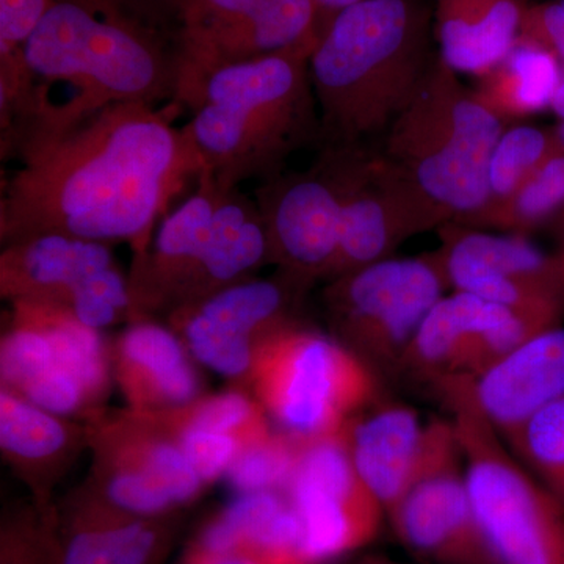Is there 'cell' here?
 <instances>
[{
	"instance_id": "obj_37",
	"label": "cell",
	"mask_w": 564,
	"mask_h": 564,
	"mask_svg": "<svg viewBox=\"0 0 564 564\" xmlns=\"http://www.w3.org/2000/svg\"><path fill=\"white\" fill-rule=\"evenodd\" d=\"M314 2L315 6H317L318 14H321V25L323 32L325 31L326 25L333 21L334 17H336V14H339L340 11L348 9V7L364 2V0H314Z\"/></svg>"
},
{
	"instance_id": "obj_39",
	"label": "cell",
	"mask_w": 564,
	"mask_h": 564,
	"mask_svg": "<svg viewBox=\"0 0 564 564\" xmlns=\"http://www.w3.org/2000/svg\"><path fill=\"white\" fill-rule=\"evenodd\" d=\"M551 135L556 154L564 155V118H558V122L551 128Z\"/></svg>"
},
{
	"instance_id": "obj_41",
	"label": "cell",
	"mask_w": 564,
	"mask_h": 564,
	"mask_svg": "<svg viewBox=\"0 0 564 564\" xmlns=\"http://www.w3.org/2000/svg\"><path fill=\"white\" fill-rule=\"evenodd\" d=\"M556 226H558L560 239H562V248H564V215L556 221Z\"/></svg>"
},
{
	"instance_id": "obj_5",
	"label": "cell",
	"mask_w": 564,
	"mask_h": 564,
	"mask_svg": "<svg viewBox=\"0 0 564 564\" xmlns=\"http://www.w3.org/2000/svg\"><path fill=\"white\" fill-rule=\"evenodd\" d=\"M505 128L507 121L436 57L378 151L444 225H464L491 202L489 162Z\"/></svg>"
},
{
	"instance_id": "obj_9",
	"label": "cell",
	"mask_w": 564,
	"mask_h": 564,
	"mask_svg": "<svg viewBox=\"0 0 564 564\" xmlns=\"http://www.w3.org/2000/svg\"><path fill=\"white\" fill-rule=\"evenodd\" d=\"M0 289L11 303L54 304L95 329L115 325L133 307L110 245L62 234L3 245Z\"/></svg>"
},
{
	"instance_id": "obj_24",
	"label": "cell",
	"mask_w": 564,
	"mask_h": 564,
	"mask_svg": "<svg viewBox=\"0 0 564 564\" xmlns=\"http://www.w3.org/2000/svg\"><path fill=\"white\" fill-rule=\"evenodd\" d=\"M563 79V65L552 52L519 36L507 57L478 79L475 91L508 121L551 109Z\"/></svg>"
},
{
	"instance_id": "obj_29",
	"label": "cell",
	"mask_w": 564,
	"mask_h": 564,
	"mask_svg": "<svg viewBox=\"0 0 564 564\" xmlns=\"http://www.w3.org/2000/svg\"><path fill=\"white\" fill-rule=\"evenodd\" d=\"M554 154L551 129L529 124L505 128L489 162V204L513 195Z\"/></svg>"
},
{
	"instance_id": "obj_16",
	"label": "cell",
	"mask_w": 564,
	"mask_h": 564,
	"mask_svg": "<svg viewBox=\"0 0 564 564\" xmlns=\"http://www.w3.org/2000/svg\"><path fill=\"white\" fill-rule=\"evenodd\" d=\"M218 198L220 185L203 172L195 192L165 215L152 242L133 262V313H174L195 302L217 231Z\"/></svg>"
},
{
	"instance_id": "obj_13",
	"label": "cell",
	"mask_w": 564,
	"mask_h": 564,
	"mask_svg": "<svg viewBox=\"0 0 564 564\" xmlns=\"http://www.w3.org/2000/svg\"><path fill=\"white\" fill-rule=\"evenodd\" d=\"M333 147L339 152L343 220L332 280L392 258L404 240L444 226L380 151L369 144Z\"/></svg>"
},
{
	"instance_id": "obj_22",
	"label": "cell",
	"mask_w": 564,
	"mask_h": 564,
	"mask_svg": "<svg viewBox=\"0 0 564 564\" xmlns=\"http://www.w3.org/2000/svg\"><path fill=\"white\" fill-rule=\"evenodd\" d=\"M248 555L265 564H307L303 527L284 491L239 494L199 536L193 556Z\"/></svg>"
},
{
	"instance_id": "obj_35",
	"label": "cell",
	"mask_w": 564,
	"mask_h": 564,
	"mask_svg": "<svg viewBox=\"0 0 564 564\" xmlns=\"http://www.w3.org/2000/svg\"><path fill=\"white\" fill-rule=\"evenodd\" d=\"M521 36L552 52L564 68V0H545L530 6Z\"/></svg>"
},
{
	"instance_id": "obj_10",
	"label": "cell",
	"mask_w": 564,
	"mask_h": 564,
	"mask_svg": "<svg viewBox=\"0 0 564 564\" xmlns=\"http://www.w3.org/2000/svg\"><path fill=\"white\" fill-rule=\"evenodd\" d=\"M284 492L303 527L307 564L332 562L369 544L384 510L359 477L347 430L333 436L296 440V458Z\"/></svg>"
},
{
	"instance_id": "obj_21",
	"label": "cell",
	"mask_w": 564,
	"mask_h": 564,
	"mask_svg": "<svg viewBox=\"0 0 564 564\" xmlns=\"http://www.w3.org/2000/svg\"><path fill=\"white\" fill-rule=\"evenodd\" d=\"M176 334L158 323L137 322L118 343V380L140 414H166L199 399L198 375Z\"/></svg>"
},
{
	"instance_id": "obj_20",
	"label": "cell",
	"mask_w": 564,
	"mask_h": 564,
	"mask_svg": "<svg viewBox=\"0 0 564 564\" xmlns=\"http://www.w3.org/2000/svg\"><path fill=\"white\" fill-rule=\"evenodd\" d=\"M467 395L497 433L507 437L534 414L564 397L562 323L519 345L474 380Z\"/></svg>"
},
{
	"instance_id": "obj_42",
	"label": "cell",
	"mask_w": 564,
	"mask_h": 564,
	"mask_svg": "<svg viewBox=\"0 0 564 564\" xmlns=\"http://www.w3.org/2000/svg\"><path fill=\"white\" fill-rule=\"evenodd\" d=\"M558 256H560V261H562L563 274H564V248H562V250H560Z\"/></svg>"
},
{
	"instance_id": "obj_7",
	"label": "cell",
	"mask_w": 564,
	"mask_h": 564,
	"mask_svg": "<svg viewBox=\"0 0 564 564\" xmlns=\"http://www.w3.org/2000/svg\"><path fill=\"white\" fill-rule=\"evenodd\" d=\"M259 403L293 440L343 433L380 400L378 373L336 337L285 323L254 350Z\"/></svg>"
},
{
	"instance_id": "obj_30",
	"label": "cell",
	"mask_w": 564,
	"mask_h": 564,
	"mask_svg": "<svg viewBox=\"0 0 564 564\" xmlns=\"http://www.w3.org/2000/svg\"><path fill=\"white\" fill-rule=\"evenodd\" d=\"M158 415L163 419L161 423L166 429H199L231 434L242 444L272 432L259 404L236 391L215 393L174 413Z\"/></svg>"
},
{
	"instance_id": "obj_25",
	"label": "cell",
	"mask_w": 564,
	"mask_h": 564,
	"mask_svg": "<svg viewBox=\"0 0 564 564\" xmlns=\"http://www.w3.org/2000/svg\"><path fill=\"white\" fill-rule=\"evenodd\" d=\"M0 444L11 463L36 473L55 466L69 454L73 434L61 415L2 389Z\"/></svg>"
},
{
	"instance_id": "obj_18",
	"label": "cell",
	"mask_w": 564,
	"mask_h": 564,
	"mask_svg": "<svg viewBox=\"0 0 564 564\" xmlns=\"http://www.w3.org/2000/svg\"><path fill=\"white\" fill-rule=\"evenodd\" d=\"M456 440L452 419L422 422L408 404L380 400L347 429L352 464L386 514Z\"/></svg>"
},
{
	"instance_id": "obj_38",
	"label": "cell",
	"mask_w": 564,
	"mask_h": 564,
	"mask_svg": "<svg viewBox=\"0 0 564 564\" xmlns=\"http://www.w3.org/2000/svg\"><path fill=\"white\" fill-rule=\"evenodd\" d=\"M188 564H265L248 555L188 556Z\"/></svg>"
},
{
	"instance_id": "obj_2",
	"label": "cell",
	"mask_w": 564,
	"mask_h": 564,
	"mask_svg": "<svg viewBox=\"0 0 564 564\" xmlns=\"http://www.w3.org/2000/svg\"><path fill=\"white\" fill-rule=\"evenodd\" d=\"M57 88L68 99L51 131L111 104L161 107L176 98V52L122 0H57L22 50L21 79L0 101L2 129Z\"/></svg>"
},
{
	"instance_id": "obj_32",
	"label": "cell",
	"mask_w": 564,
	"mask_h": 564,
	"mask_svg": "<svg viewBox=\"0 0 564 564\" xmlns=\"http://www.w3.org/2000/svg\"><path fill=\"white\" fill-rule=\"evenodd\" d=\"M163 429L172 434L204 484L225 477L243 445L231 434L199 429Z\"/></svg>"
},
{
	"instance_id": "obj_14",
	"label": "cell",
	"mask_w": 564,
	"mask_h": 564,
	"mask_svg": "<svg viewBox=\"0 0 564 564\" xmlns=\"http://www.w3.org/2000/svg\"><path fill=\"white\" fill-rule=\"evenodd\" d=\"M434 252L455 292L514 311H564V274L558 254H547L522 234L447 223Z\"/></svg>"
},
{
	"instance_id": "obj_26",
	"label": "cell",
	"mask_w": 564,
	"mask_h": 564,
	"mask_svg": "<svg viewBox=\"0 0 564 564\" xmlns=\"http://www.w3.org/2000/svg\"><path fill=\"white\" fill-rule=\"evenodd\" d=\"M563 215L564 155L555 152L513 195L489 204L464 226L527 236L552 223L556 225Z\"/></svg>"
},
{
	"instance_id": "obj_3",
	"label": "cell",
	"mask_w": 564,
	"mask_h": 564,
	"mask_svg": "<svg viewBox=\"0 0 564 564\" xmlns=\"http://www.w3.org/2000/svg\"><path fill=\"white\" fill-rule=\"evenodd\" d=\"M310 54L288 52L218 66L181 80L174 102L204 172L225 188L272 180L293 152L322 144Z\"/></svg>"
},
{
	"instance_id": "obj_15",
	"label": "cell",
	"mask_w": 564,
	"mask_h": 564,
	"mask_svg": "<svg viewBox=\"0 0 564 564\" xmlns=\"http://www.w3.org/2000/svg\"><path fill=\"white\" fill-rule=\"evenodd\" d=\"M306 285L288 274L243 280L172 313L185 347L196 361L223 377L250 375L256 345L291 323V311Z\"/></svg>"
},
{
	"instance_id": "obj_11",
	"label": "cell",
	"mask_w": 564,
	"mask_h": 564,
	"mask_svg": "<svg viewBox=\"0 0 564 564\" xmlns=\"http://www.w3.org/2000/svg\"><path fill=\"white\" fill-rule=\"evenodd\" d=\"M533 313L466 292L443 296L422 322L395 375L429 384L434 392L451 381L474 380L547 328Z\"/></svg>"
},
{
	"instance_id": "obj_31",
	"label": "cell",
	"mask_w": 564,
	"mask_h": 564,
	"mask_svg": "<svg viewBox=\"0 0 564 564\" xmlns=\"http://www.w3.org/2000/svg\"><path fill=\"white\" fill-rule=\"evenodd\" d=\"M296 458V440L269 432L245 443L225 477L237 494L284 491Z\"/></svg>"
},
{
	"instance_id": "obj_27",
	"label": "cell",
	"mask_w": 564,
	"mask_h": 564,
	"mask_svg": "<svg viewBox=\"0 0 564 564\" xmlns=\"http://www.w3.org/2000/svg\"><path fill=\"white\" fill-rule=\"evenodd\" d=\"M161 543L150 518L90 519L70 536L62 564H151Z\"/></svg>"
},
{
	"instance_id": "obj_33",
	"label": "cell",
	"mask_w": 564,
	"mask_h": 564,
	"mask_svg": "<svg viewBox=\"0 0 564 564\" xmlns=\"http://www.w3.org/2000/svg\"><path fill=\"white\" fill-rule=\"evenodd\" d=\"M57 0H0V68L22 61V50Z\"/></svg>"
},
{
	"instance_id": "obj_28",
	"label": "cell",
	"mask_w": 564,
	"mask_h": 564,
	"mask_svg": "<svg viewBox=\"0 0 564 564\" xmlns=\"http://www.w3.org/2000/svg\"><path fill=\"white\" fill-rule=\"evenodd\" d=\"M503 440L533 477L564 507V397Z\"/></svg>"
},
{
	"instance_id": "obj_17",
	"label": "cell",
	"mask_w": 564,
	"mask_h": 564,
	"mask_svg": "<svg viewBox=\"0 0 564 564\" xmlns=\"http://www.w3.org/2000/svg\"><path fill=\"white\" fill-rule=\"evenodd\" d=\"M462 448L434 459L389 519L400 543L434 564H497L486 545L467 492Z\"/></svg>"
},
{
	"instance_id": "obj_12",
	"label": "cell",
	"mask_w": 564,
	"mask_h": 564,
	"mask_svg": "<svg viewBox=\"0 0 564 564\" xmlns=\"http://www.w3.org/2000/svg\"><path fill=\"white\" fill-rule=\"evenodd\" d=\"M270 256L281 273L311 288L332 280L339 251L343 181L339 152L323 144L313 165L282 172L261 182L254 192Z\"/></svg>"
},
{
	"instance_id": "obj_36",
	"label": "cell",
	"mask_w": 564,
	"mask_h": 564,
	"mask_svg": "<svg viewBox=\"0 0 564 564\" xmlns=\"http://www.w3.org/2000/svg\"><path fill=\"white\" fill-rule=\"evenodd\" d=\"M133 11L148 17L180 18L182 9L188 0H122Z\"/></svg>"
},
{
	"instance_id": "obj_6",
	"label": "cell",
	"mask_w": 564,
	"mask_h": 564,
	"mask_svg": "<svg viewBox=\"0 0 564 564\" xmlns=\"http://www.w3.org/2000/svg\"><path fill=\"white\" fill-rule=\"evenodd\" d=\"M437 395L452 413L475 521L497 564H564V507L505 447L462 381Z\"/></svg>"
},
{
	"instance_id": "obj_34",
	"label": "cell",
	"mask_w": 564,
	"mask_h": 564,
	"mask_svg": "<svg viewBox=\"0 0 564 564\" xmlns=\"http://www.w3.org/2000/svg\"><path fill=\"white\" fill-rule=\"evenodd\" d=\"M258 2L259 0H188L177 18L180 39L215 31L229 24Z\"/></svg>"
},
{
	"instance_id": "obj_19",
	"label": "cell",
	"mask_w": 564,
	"mask_h": 564,
	"mask_svg": "<svg viewBox=\"0 0 564 564\" xmlns=\"http://www.w3.org/2000/svg\"><path fill=\"white\" fill-rule=\"evenodd\" d=\"M322 36L314 0H259L242 17L215 31L181 36L176 88L181 80L218 66L304 52L313 54Z\"/></svg>"
},
{
	"instance_id": "obj_1",
	"label": "cell",
	"mask_w": 564,
	"mask_h": 564,
	"mask_svg": "<svg viewBox=\"0 0 564 564\" xmlns=\"http://www.w3.org/2000/svg\"><path fill=\"white\" fill-rule=\"evenodd\" d=\"M181 109L111 104L57 131L24 137L3 151L20 166L3 176L0 240L62 234L147 250L159 217L204 172Z\"/></svg>"
},
{
	"instance_id": "obj_23",
	"label": "cell",
	"mask_w": 564,
	"mask_h": 564,
	"mask_svg": "<svg viewBox=\"0 0 564 564\" xmlns=\"http://www.w3.org/2000/svg\"><path fill=\"white\" fill-rule=\"evenodd\" d=\"M529 0H434L440 61L480 79L521 36Z\"/></svg>"
},
{
	"instance_id": "obj_43",
	"label": "cell",
	"mask_w": 564,
	"mask_h": 564,
	"mask_svg": "<svg viewBox=\"0 0 564 564\" xmlns=\"http://www.w3.org/2000/svg\"><path fill=\"white\" fill-rule=\"evenodd\" d=\"M364 564H369V563H364Z\"/></svg>"
},
{
	"instance_id": "obj_40",
	"label": "cell",
	"mask_w": 564,
	"mask_h": 564,
	"mask_svg": "<svg viewBox=\"0 0 564 564\" xmlns=\"http://www.w3.org/2000/svg\"><path fill=\"white\" fill-rule=\"evenodd\" d=\"M552 110L558 118H564V79L562 85H560L558 90H556V95L554 101H552Z\"/></svg>"
},
{
	"instance_id": "obj_4",
	"label": "cell",
	"mask_w": 564,
	"mask_h": 564,
	"mask_svg": "<svg viewBox=\"0 0 564 564\" xmlns=\"http://www.w3.org/2000/svg\"><path fill=\"white\" fill-rule=\"evenodd\" d=\"M417 0H364L326 25L310 57L322 144H369L406 109L434 61Z\"/></svg>"
},
{
	"instance_id": "obj_8",
	"label": "cell",
	"mask_w": 564,
	"mask_h": 564,
	"mask_svg": "<svg viewBox=\"0 0 564 564\" xmlns=\"http://www.w3.org/2000/svg\"><path fill=\"white\" fill-rule=\"evenodd\" d=\"M447 285L434 254L388 258L334 278L323 300L336 339L375 372L395 373Z\"/></svg>"
}]
</instances>
